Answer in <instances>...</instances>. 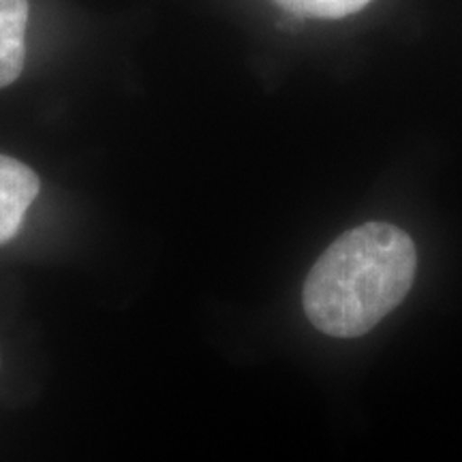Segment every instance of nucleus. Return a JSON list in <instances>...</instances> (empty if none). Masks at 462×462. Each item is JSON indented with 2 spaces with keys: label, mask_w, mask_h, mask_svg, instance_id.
Wrapping results in <instances>:
<instances>
[{
  "label": "nucleus",
  "mask_w": 462,
  "mask_h": 462,
  "mask_svg": "<svg viewBox=\"0 0 462 462\" xmlns=\"http://www.w3.org/2000/svg\"><path fill=\"white\" fill-rule=\"evenodd\" d=\"M415 270L418 253L402 229L364 223L315 262L304 282V313L328 337H362L402 302Z\"/></svg>",
  "instance_id": "nucleus-1"
},
{
  "label": "nucleus",
  "mask_w": 462,
  "mask_h": 462,
  "mask_svg": "<svg viewBox=\"0 0 462 462\" xmlns=\"http://www.w3.org/2000/svg\"><path fill=\"white\" fill-rule=\"evenodd\" d=\"M37 193V173L22 161L0 154V245L15 238Z\"/></svg>",
  "instance_id": "nucleus-2"
},
{
  "label": "nucleus",
  "mask_w": 462,
  "mask_h": 462,
  "mask_svg": "<svg viewBox=\"0 0 462 462\" xmlns=\"http://www.w3.org/2000/svg\"><path fill=\"white\" fill-rule=\"evenodd\" d=\"M28 0H0V88L20 78L26 58Z\"/></svg>",
  "instance_id": "nucleus-3"
},
{
  "label": "nucleus",
  "mask_w": 462,
  "mask_h": 462,
  "mask_svg": "<svg viewBox=\"0 0 462 462\" xmlns=\"http://www.w3.org/2000/svg\"><path fill=\"white\" fill-rule=\"evenodd\" d=\"M282 9L309 17H345L366 7L371 0H274Z\"/></svg>",
  "instance_id": "nucleus-4"
}]
</instances>
